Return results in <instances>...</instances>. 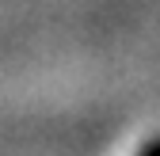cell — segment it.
I'll use <instances>...</instances> for the list:
<instances>
[{
  "label": "cell",
  "mask_w": 160,
  "mask_h": 156,
  "mask_svg": "<svg viewBox=\"0 0 160 156\" xmlns=\"http://www.w3.org/2000/svg\"><path fill=\"white\" fill-rule=\"evenodd\" d=\"M137 156H160V137H152L149 145H141V152Z\"/></svg>",
  "instance_id": "1"
}]
</instances>
